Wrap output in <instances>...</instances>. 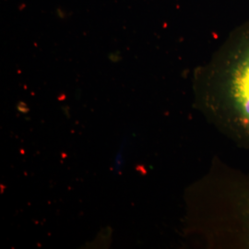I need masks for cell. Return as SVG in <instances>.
Wrapping results in <instances>:
<instances>
[{
  "mask_svg": "<svg viewBox=\"0 0 249 249\" xmlns=\"http://www.w3.org/2000/svg\"><path fill=\"white\" fill-rule=\"evenodd\" d=\"M196 98L211 123L249 151V19L231 30L197 72Z\"/></svg>",
  "mask_w": 249,
  "mask_h": 249,
  "instance_id": "6da1fadb",
  "label": "cell"
},
{
  "mask_svg": "<svg viewBox=\"0 0 249 249\" xmlns=\"http://www.w3.org/2000/svg\"><path fill=\"white\" fill-rule=\"evenodd\" d=\"M190 229L209 248L249 249V174L214 158L192 196Z\"/></svg>",
  "mask_w": 249,
  "mask_h": 249,
  "instance_id": "7a4b0ae2",
  "label": "cell"
}]
</instances>
